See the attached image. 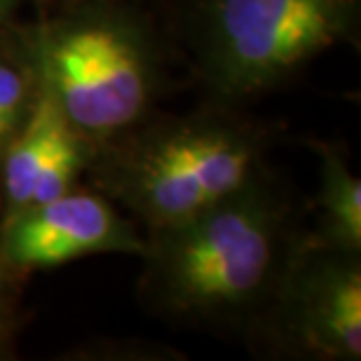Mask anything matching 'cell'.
Returning a JSON list of instances; mask_svg holds the SVG:
<instances>
[{
  "mask_svg": "<svg viewBox=\"0 0 361 361\" xmlns=\"http://www.w3.org/2000/svg\"><path fill=\"white\" fill-rule=\"evenodd\" d=\"M305 233L291 188L268 164L192 219L146 233L139 295L162 319L244 334Z\"/></svg>",
  "mask_w": 361,
  "mask_h": 361,
  "instance_id": "6da1fadb",
  "label": "cell"
},
{
  "mask_svg": "<svg viewBox=\"0 0 361 361\" xmlns=\"http://www.w3.org/2000/svg\"><path fill=\"white\" fill-rule=\"evenodd\" d=\"M17 33L59 111L97 150L132 132L169 85L164 35L141 0H59Z\"/></svg>",
  "mask_w": 361,
  "mask_h": 361,
  "instance_id": "7a4b0ae2",
  "label": "cell"
},
{
  "mask_svg": "<svg viewBox=\"0 0 361 361\" xmlns=\"http://www.w3.org/2000/svg\"><path fill=\"white\" fill-rule=\"evenodd\" d=\"M277 129L212 101L185 115L153 113L94 150L87 178L143 233L176 226L233 195L268 167Z\"/></svg>",
  "mask_w": 361,
  "mask_h": 361,
  "instance_id": "3957f363",
  "label": "cell"
},
{
  "mask_svg": "<svg viewBox=\"0 0 361 361\" xmlns=\"http://www.w3.org/2000/svg\"><path fill=\"white\" fill-rule=\"evenodd\" d=\"M361 0H180L192 71L212 101L240 106L359 38Z\"/></svg>",
  "mask_w": 361,
  "mask_h": 361,
  "instance_id": "277c9868",
  "label": "cell"
},
{
  "mask_svg": "<svg viewBox=\"0 0 361 361\" xmlns=\"http://www.w3.org/2000/svg\"><path fill=\"white\" fill-rule=\"evenodd\" d=\"M244 334L279 359L359 361L361 251L324 244L307 228Z\"/></svg>",
  "mask_w": 361,
  "mask_h": 361,
  "instance_id": "5b68a950",
  "label": "cell"
},
{
  "mask_svg": "<svg viewBox=\"0 0 361 361\" xmlns=\"http://www.w3.org/2000/svg\"><path fill=\"white\" fill-rule=\"evenodd\" d=\"M146 233L97 188H73L0 221V251L19 277L90 256L139 258Z\"/></svg>",
  "mask_w": 361,
  "mask_h": 361,
  "instance_id": "8992f818",
  "label": "cell"
},
{
  "mask_svg": "<svg viewBox=\"0 0 361 361\" xmlns=\"http://www.w3.org/2000/svg\"><path fill=\"white\" fill-rule=\"evenodd\" d=\"M92 157V143L63 118L40 82L26 125L0 155V221L78 188Z\"/></svg>",
  "mask_w": 361,
  "mask_h": 361,
  "instance_id": "52a82bcc",
  "label": "cell"
},
{
  "mask_svg": "<svg viewBox=\"0 0 361 361\" xmlns=\"http://www.w3.org/2000/svg\"><path fill=\"white\" fill-rule=\"evenodd\" d=\"M310 148L319 162L312 235L331 247L361 251V178L341 143L314 139Z\"/></svg>",
  "mask_w": 361,
  "mask_h": 361,
  "instance_id": "ba28073f",
  "label": "cell"
},
{
  "mask_svg": "<svg viewBox=\"0 0 361 361\" xmlns=\"http://www.w3.org/2000/svg\"><path fill=\"white\" fill-rule=\"evenodd\" d=\"M40 94L38 68L17 33V21L0 33V155L26 125Z\"/></svg>",
  "mask_w": 361,
  "mask_h": 361,
  "instance_id": "9c48e42d",
  "label": "cell"
},
{
  "mask_svg": "<svg viewBox=\"0 0 361 361\" xmlns=\"http://www.w3.org/2000/svg\"><path fill=\"white\" fill-rule=\"evenodd\" d=\"M71 359H146V361H162V359H180L178 350L164 348L155 343H139V341H101L97 345H87L85 350H75Z\"/></svg>",
  "mask_w": 361,
  "mask_h": 361,
  "instance_id": "30bf717a",
  "label": "cell"
},
{
  "mask_svg": "<svg viewBox=\"0 0 361 361\" xmlns=\"http://www.w3.org/2000/svg\"><path fill=\"white\" fill-rule=\"evenodd\" d=\"M19 274L12 272L0 251V322L17 324V300H19Z\"/></svg>",
  "mask_w": 361,
  "mask_h": 361,
  "instance_id": "8fae6325",
  "label": "cell"
},
{
  "mask_svg": "<svg viewBox=\"0 0 361 361\" xmlns=\"http://www.w3.org/2000/svg\"><path fill=\"white\" fill-rule=\"evenodd\" d=\"M14 336H17V324H3L0 322V361L14 359Z\"/></svg>",
  "mask_w": 361,
  "mask_h": 361,
  "instance_id": "7c38bea8",
  "label": "cell"
},
{
  "mask_svg": "<svg viewBox=\"0 0 361 361\" xmlns=\"http://www.w3.org/2000/svg\"><path fill=\"white\" fill-rule=\"evenodd\" d=\"M26 0H0V33L7 31L17 21Z\"/></svg>",
  "mask_w": 361,
  "mask_h": 361,
  "instance_id": "4fadbf2b",
  "label": "cell"
},
{
  "mask_svg": "<svg viewBox=\"0 0 361 361\" xmlns=\"http://www.w3.org/2000/svg\"><path fill=\"white\" fill-rule=\"evenodd\" d=\"M33 3H38L40 10H47V7H52L56 0H33Z\"/></svg>",
  "mask_w": 361,
  "mask_h": 361,
  "instance_id": "5bb4252c",
  "label": "cell"
}]
</instances>
